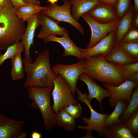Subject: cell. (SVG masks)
<instances>
[{
    "label": "cell",
    "instance_id": "cell-1",
    "mask_svg": "<svg viewBox=\"0 0 138 138\" xmlns=\"http://www.w3.org/2000/svg\"><path fill=\"white\" fill-rule=\"evenodd\" d=\"M84 73L102 84L117 86L126 80L127 76L121 66L108 62L97 55L84 59Z\"/></svg>",
    "mask_w": 138,
    "mask_h": 138
},
{
    "label": "cell",
    "instance_id": "cell-2",
    "mask_svg": "<svg viewBox=\"0 0 138 138\" xmlns=\"http://www.w3.org/2000/svg\"><path fill=\"white\" fill-rule=\"evenodd\" d=\"M49 56V51L47 49L39 53L34 63L23 59L24 71L26 74L24 88L53 86L54 80L57 75L51 70Z\"/></svg>",
    "mask_w": 138,
    "mask_h": 138
},
{
    "label": "cell",
    "instance_id": "cell-3",
    "mask_svg": "<svg viewBox=\"0 0 138 138\" xmlns=\"http://www.w3.org/2000/svg\"><path fill=\"white\" fill-rule=\"evenodd\" d=\"M16 11L11 1L0 7V50H6L19 41L25 31L24 22Z\"/></svg>",
    "mask_w": 138,
    "mask_h": 138
},
{
    "label": "cell",
    "instance_id": "cell-4",
    "mask_svg": "<svg viewBox=\"0 0 138 138\" xmlns=\"http://www.w3.org/2000/svg\"><path fill=\"white\" fill-rule=\"evenodd\" d=\"M53 86L27 88L29 99L32 101L31 106L39 110L43 120L45 129L48 131L56 126L55 113L51 106V93Z\"/></svg>",
    "mask_w": 138,
    "mask_h": 138
},
{
    "label": "cell",
    "instance_id": "cell-5",
    "mask_svg": "<svg viewBox=\"0 0 138 138\" xmlns=\"http://www.w3.org/2000/svg\"><path fill=\"white\" fill-rule=\"evenodd\" d=\"M75 91L78 95V100L85 104L89 108L90 112V117L89 118L86 117L82 118V121L86 125L84 126L78 125L77 128L79 129L86 130L87 132L85 136V138H94L91 135L93 131H96L100 137L101 138L102 132L105 126V121L109 114H103L97 112L93 108L90 102L87 99V94L86 92L83 93L76 88Z\"/></svg>",
    "mask_w": 138,
    "mask_h": 138
},
{
    "label": "cell",
    "instance_id": "cell-6",
    "mask_svg": "<svg viewBox=\"0 0 138 138\" xmlns=\"http://www.w3.org/2000/svg\"><path fill=\"white\" fill-rule=\"evenodd\" d=\"M51 94L53 102L52 108L55 114L69 105L79 103L74 98L69 85L59 75L54 80Z\"/></svg>",
    "mask_w": 138,
    "mask_h": 138
},
{
    "label": "cell",
    "instance_id": "cell-7",
    "mask_svg": "<svg viewBox=\"0 0 138 138\" xmlns=\"http://www.w3.org/2000/svg\"><path fill=\"white\" fill-rule=\"evenodd\" d=\"M63 4L60 6L56 3L50 4L47 5L48 9L42 11L46 16L56 21L68 23L74 27L82 35H84V29L82 25L76 20L71 13V4L70 0H63Z\"/></svg>",
    "mask_w": 138,
    "mask_h": 138
},
{
    "label": "cell",
    "instance_id": "cell-8",
    "mask_svg": "<svg viewBox=\"0 0 138 138\" xmlns=\"http://www.w3.org/2000/svg\"><path fill=\"white\" fill-rule=\"evenodd\" d=\"M51 68L54 73L60 75L66 82L70 86L74 97L77 81L80 75L85 72L84 59L69 65L58 63Z\"/></svg>",
    "mask_w": 138,
    "mask_h": 138
},
{
    "label": "cell",
    "instance_id": "cell-9",
    "mask_svg": "<svg viewBox=\"0 0 138 138\" xmlns=\"http://www.w3.org/2000/svg\"><path fill=\"white\" fill-rule=\"evenodd\" d=\"M88 24L91 31L89 41L86 48L91 47L104 38L112 31L116 30L120 20L106 24L95 20L86 13L81 17Z\"/></svg>",
    "mask_w": 138,
    "mask_h": 138
},
{
    "label": "cell",
    "instance_id": "cell-10",
    "mask_svg": "<svg viewBox=\"0 0 138 138\" xmlns=\"http://www.w3.org/2000/svg\"><path fill=\"white\" fill-rule=\"evenodd\" d=\"M138 85V83L128 79H126L117 86L102 84L103 87L110 93L109 102L110 106L113 108L117 102L120 99H124L128 103L131 99L132 91Z\"/></svg>",
    "mask_w": 138,
    "mask_h": 138
},
{
    "label": "cell",
    "instance_id": "cell-11",
    "mask_svg": "<svg viewBox=\"0 0 138 138\" xmlns=\"http://www.w3.org/2000/svg\"><path fill=\"white\" fill-rule=\"evenodd\" d=\"M116 30L110 33L93 47L88 48H80L82 56L84 59L97 55L104 57L112 49L115 42Z\"/></svg>",
    "mask_w": 138,
    "mask_h": 138
},
{
    "label": "cell",
    "instance_id": "cell-12",
    "mask_svg": "<svg viewBox=\"0 0 138 138\" xmlns=\"http://www.w3.org/2000/svg\"><path fill=\"white\" fill-rule=\"evenodd\" d=\"M39 17L41 28L37 35L39 38L44 39L50 36L68 34L67 30L59 25V22L49 17L41 11L39 12Z\"/></svg>",
    "mask_w": 138,
    "mask_h": 138
},
{
    "label": "cell",
    "instance_id": "cell-13",
    "mask_svg": "<svg viewBox=\"0 0 138 138\" xmlns=\"http://www.w3.org/2000/svg\"><path fill=\"white\" fill-rule=\"evenodd\" d=\"M25 123L0 114V138H19Z\"/></svg>",
    "mask_w": 138,
    "mask_h": 138
},
{
    "label": "cell",
    "instance_id": "cell-14",
    "mask_svg": "<svg viewBox=\"0 0 138 138\" xmlns=\"http://www.w3.org/2000/svg\"><path fill=\"white\" fill-rule=\"evenodd\" d=\"M78 79L84 83L87 86L89 91L88 94L86 96L87 100L90 102L93 98H95L99 102L100 107L103 111L101 102L105 98L110 97V94L108 91L98 85L94 79L85 73L80 75Z\"/></svg>",
    "mask_w": 138,
    "mask_h": 138
},
{
    "label": "cell",
    "instance_id": "cell-15",
    "mask_svg": "<svg viewBox=\"0 0 138 138\" xmlns=\"http://www.w3.org/2000/svg\"><path fill=\"white\" fill-rule=\"evenodd\" d=\"M39 12L34 15L27 21V27L21 40L24 49V58L30 63L33 62L30 57V47L32 45L34 44L33 39L35 30L40 26Z\"/></svg>",
    "mask_w": 138,
    "mask_h": 138
},
{
    "label": "cell",
    "instance_id": "cell-16",
    "mask_svg": "<svg viewBox=\"0 0 138 138\" xmlns=\"http://www.w3.org/2000/svg\"><path fill=\"white\" fill-rule=\"evenodd\" d=\"M86 14L95 20L103 24L120 20L115 7L101 2Z\"/></svg>",
    "mask_w": 138,
    "mask_h": 138
},
{
    "label": "cell",
    "instance_id": "cell-17",
    "mask_svg": "<svg viewBox=\"0 0 138 138\" xmlns=\"http://www.w3.org/2000/svg\"><path fill=\"white\" fill-rule=\"evenodd\" d=\"M43 39L45 44L50 42H55L59 43L64 49V52L62 54L63 56H71L76 57L79 61L84 59L82 55L80 48L74 43L68 34L63 35L60 37L52 35Z\"/></svg>",
    "mask_w": 138,
    "mask_h": 138
},
{
    "label": "cell",
    "instance_id": "cell-18",
    "mask_svg": "<svg viewBox=\"0 0 138 138\" xmlns=\"http://www.w3.org/2000/svg\"><path fill=\"white\" fill-rule=\"evenodd\" d=\"M69 0L71 4V15L78 21L82 15L93 9L100 2V0Z\"/></svg>",
    "mask_w": 138,
    "mask_h": 138
},
{
    "label": "cell",
    "instance_id": "cell-19",
    "mask_svg": "<svg viewBox=\"0 0 138 138\" xmlns=\"http://www.w3.org/2000/svg\"><path fill=\"white\" fill-rule=\"evenodd\" d=\"M102 136L106 138H135L126 126L125 123H116L105 126Z\"/></svg>",
    "mask_w": 138,
    "mask_h": 138
},
{
    "label": "cell",
    "instance_id": "cell-20",
    "mask_svg": "<svg viewBox=\"0 0 138 138\" xmlns=\"http://www.w3.org/2000/svg\"><path fill=\"white\" fill-rule=\"evenodd\" d=\"M104 58L107 61L121 66L138 62L128 54L116 43L111 52Z\"/></svg>",
    "mask_w": 138,
    "mask_h": 138
},
{
    "label": "cell",
    "instance_id": "cell-21",
    "mask_svg": "<svg viewBox=\"0 0 138 138\" xmlns=\"http://www.w3.org/2000/svg\"><path fill=\"white\" fill-rule=\"evenodd\" d=\"M134 13L133 5H131L125 14L120 19L116 30L115 43L121 42L132 26Z\"/></svg>",
    "mask_w": 138,
    "mask_h": 138
},
{
    "label": "cell",
    "instance_id": "cell-22",
    "mask_svg": "<svg viewBox=\"0 0 138 138\" xmlns=\"http://www.w3.org/2000/svg\"><path fill=\"white\" fill-rule=\"evenodd\" d=\"M56 125L62 127L65 131H71L76 127L75 119L62 109L55 114Z\"/></svg>",
    "mask_w": 138,
    "mask_h": 138
},
{
    "label": "cell",
    "instance_id": "cell-23",
    "mask_svg": "<svg viewBox=\"0 0 138 138\" xmlns=\"http://www.w3.org/2000/svg\"><path fill=\"white\" fill-rule=\"evenodd\" d=\"M138 110V85L133 90L130 100L122 114L119 119V123L127 121Z\"/></svg>",
    "mask_w": 138,
    "mask_h": 138
},
{
    "label": "cell",
    "instance_id": "cell-24",
    "mask_svg": "<svg viewBox=\"0 0 138 138\" xmlns=\"http://www.w3.org/2000/svg\"><path fill=\"white\" fill-rule=\"evenodd\" d=\"M47 7L37 6L26 4L20 6L16 9V13L18 17L24 22L36 14L46 10Z\"/></svg>",
    "mask_w": 138,
    "mask_h": 138
},
{
    "label": "cell",
    "instance_id": "cell-25",
    "mask_svg": "<svg viewBox=\"0 0 138 138\" xmlns=\"http://www.w3.org/2000/svg\"><path fill=\"white\" fill-rule=\"evenodd\" d=\"M128 103L123 99L119 100L116 104L113 111L109 114L105 122V126L119 123V119L126 108Z\"/></svg>",
    "mask_w": 138,
    "mask_h": 138
},
{
    "label": "cell",
    "instance_id": "cell-26",
    "mask_svg": "<svg viewBox=\"0 0 138 138\" xmlns=\"http://www.w3.org/2000/svg\"><path fill=\"white\" fill-rule=\"evenodd\" d=\"M21 54H17L11 59V75L12 79L13 80L21 79L24 76L23 61Z\"/></svg>",
    "mask_w": 138,
    "mask_h": 138
},
{
    "label": "cell",
    "instance_id": "cell-27",
    "mask_svg": "<svg viewBox=\"0 0 138 138\" xmlns=\"http://www.w3.org/2000/svg\"><path fill=\"white\" fill-rule=\"evenodd\" d=\"M6 50L3 54L0 53V66L6 60L12 59L17 54L21 53L24 51L22 44L20 41L9 47Z\"/></svg>",
    "mask_w": 138,
    "mask_h": 138
},
{
    "label": "cell",
    "instance_id": "cell-28",
    "mask_svg": "<svg viewBox=\"0 0 138 138\" xmlns=\"http://www.w3.org/2000/svg\"><path fill=\"white\" fill-rule=\"evenodd\" d=\"M116 43L128 54L138 61V41Z\"/></svg>",
    "mask_w": 138,
    "mask_h": 138
},
{
    "label": "cell",
    "instance_id": "cell-29",
    "mask_svg": "<svg viewBox=\"0 0 138 138\" xmlns=\"http://www.w3.org/2000/svg\"><path fill=\"white\" fill-rule=\"evenodd\" d=\"M131 0H118L115 8L117 16L121 19L126 13L131 5Z\"/></svg>",
    "mask_w": 138,
    "mask_h": 138
},
{
    "label": "cell",
    "instance_id": "cell-30",
    "mask_svg": "<svg viewBox=\"0 0 138 138\" xmlns=\"http://www.w3.org/2000/svg\"><path fill=\"white\" fill-rule=\"evenodd\" d=\"M128 129L134 136L137 137L138 136V110L130 118L124 122Z\"/></svg>",
    "mask_w": 138,
    "mask_h": 138
},
{
    "label": "cell",
    "instance_id": "cell-31",
    "mask_svg": "<svg viewBox=\"0 0 138 138\" xmlns=\"http://www.w3.org/2000/svg\"><path fill=\"white\" fill-rule=\"evenodd\" d=\"M70 115L76 119L80 117L82 113V110L80 104H71L64 109Z\"/></svg>",
    "mask_w": 138,
    "mask_h": 138
},
{
    "label": "cell",
    "instance_id": "cell-32",
    "mask_svg": "<svg viewBox=\"0 0 138 138\" xmlns=\"http://www.w3.org/2000/svg\"><path fill=\"white\" fill-rule=\"evenodd\" d=\"M138 29L131 26L120 42L138 41Z\"/></svg>",
    "mask_w": 138,
    "mask_h": 138
},
{
    "label": "cell",
    "instance_id": "cell-33",
    "mask_svg": "<svg viewBox=\"0 0 138 138\" xmlns=\"http://www.w3.org/2000/svg\"><path fill=\"white\" fill-rule=\"evenodd\" d=\"M121 66L127 77L129 75L138 72V62Z\"/></svg>",
    "mask_w": 138,
    "mask_h": 138
},
{
    "label": "cell",
    "instance_id": "cell-34",
    "mask_svg": "<svg viewBox=\"0 0 138 138\" xmlns=\"http://www.w3.org/2000/svg\"><path fill=\"white\" fill-rule=\"evenodd\" d=\"M25 4L31 5L41 6L40 1L39 0H22Z\"/></svg>",
    "mask_w": 138,
    "mask_h": 138
},
{
    "label": "cell",
    "instance_id": "cell-35",
    "mask_svg": "<svg viewBox=\"0 0 138 138\" xmlns=\"http://www.w3.org/2000/svg\"><path fill=\"white\" fill-rule=\"evenodd\" d=\"M126 79L138 83V72L128 75Z\"/></svg>",
    "mask_w": 138,
    "mask_h": 138
},
{
    "label": "cell",
    "instance_id": "cell-36",
    "mask_svg": "<svg viewBox=\"0 0 138 138\" xmlns=\"http://www.w3.org/2000/svg\"><path fill=\"white\" fill-rule=\"evenodd\" d=\"M10 1L15 9L20 6L27 4L25 3L22 0H10Z\"/></svg>",
    "mask_w": 138,
    "mask_h": 138
},
{
    "label": "cell",
    "instance_id": "cell-37",
    "mask_svg": "<svg viewBox=\"0 0 138 138\" xmlns=\"http://www.w3.org/2000/svg\"><path fill=\"white\" fill-rule=\"evenodd\" d=\"M131 26L138 28V13L134 12Z\"/></svg>",
    "mask_w": 138,
    "mask_h": 138
},
{
    "label": "cell",
    "instance_id": "cell-38",
    "mask_svg": "<svg viewBox=\"0 0 138 138\" xmlns=\"http://www.w3.org/2000/svg\"><path fill=\"white\" fill-rule=\"evenodd\" d=\"M118 0H100V2L113 6L115 8Z\"/></svg>",
    "mask_w": 138,
    "mask_h": 138
},
{
    "label": "cell",
    "instance_id": "cell-39",
    "mask_svg": "<svg viewBox=\"0 0 138 138\" xmlns=\"http://www.w3.org/2000/svg\"><path fill=\"white\" fill-rule=\"evenodd\" d=\"M42 134L36 131H33L31 134V137L32 138H41Z\"/></svg>",
    "mask_w": 138,
    "mask_h": 138
},
{
    "label": "cell",
    "instance_id": "cell-40",
    "mask_svg": "<svg viewBox=\"0 0 138 138\" xmlns=\"http://www.w3.org/2000/svg\"><path fill=\"white\" fill-rule=\"evenodd\" d=\"M10 1V0H0V7L5 6Z\"/></svg>",
    "mask_w": 138,
    "mask_h": 138
},
{
    "label": "cell",
    "instance_id": "cell-41",
    "mask_svg": "<svg viewBox=\"0 0 138 138\" xmlns=\"http://www.w3.org/2000/svg\"><path fill=\"white\" fill-rule=\"evenodd\" d=\"M134 2V13H138V0H133Z\"/></svg>",
    "mask_w": 138,
    "mask_h": 138
},
{
    "label": "cell",
    "instance_id": "cell-42",
    "mask_svg": "<svg viewBox=\"0 0 138 138\" xmlns=\"http://www.w3.org/2000/svg\"><path fill=\"white\" fill-rule=\"evenodd\" d=\"M58 0H47L48 2L50 4H53L56 3Z\"/></svg>",
    "mask_w": 138,
    "mask_h": 138
}]
</instances>
